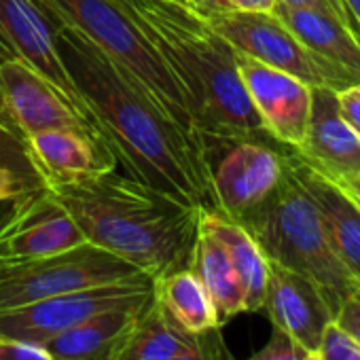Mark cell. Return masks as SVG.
<instances>
[{"instance_id":"cell-2","label":"cell","mask_w":360,"mask_h":360,"mask_svg":"<svg viewBox=\"0 0 360 360\" xmlns=\"http://www.w3.org/2000/svg\"><path fill=\"white\" fill-rule=\"evenodd\" d=\"M131 13L183 85L208 161L227 142L269 136L244 87L236 49L200 15L174 0H134Z\"/></svg>"},{"instance_id":"cell-11","label":"cell","mask_w":360,"mask_h":360,"mask_svg":"<svg viewBox=\"0 0 360 360\" xmlns=\"http://www.w3.org/2000/svg\"><path fill=\"white\" fill-rule=\"evenodd\" d=\"M0 123L18 140L62 127H83L98 136L75 112L64 94L22 60L0 62Z\"/></svg>"},{"instance_id":"cell-21","label":"cell","mask_w":360,"mask_h":360,"mask_svg":"<svg viewBox=\"0 0 360 360\" xmlns=\"http://www.w3.org/2000/svg\"><path fill=\"white\" fill-rule=\"evenodd\" d=\"M153 297L163 311L189 335H202L221 326L212 297L189 267L153 280Z\"/></svg>"},{"instance_id":"cell-28","label":"cell","mask_w":360,"mask_h":360,"mask_svg":"<svg viewBox=\"0 0 360 360\" xmlns=\"http://www.w3.org/2000/svg\"><path fill=\"white\" fill-rule=\"evenodd\" d=\"M0 360H56L45 343L0 335Z\"/></svg>"},{"instance_id":"cell-42","label":"cell","mask_w":360,"mask_h":360,"mask_svg":"<svg viewBox=\"0 0 360 360\" xmlns=\"http://www.w3.org/2000/svg\"><path fill=\"white\" fill-rule=\"evenodd\" d=\"M174 3H178V5H185V7H187V0H174Z\"/></svg>"},{"instance_id":"cell-38","label":"cell","mask_w":360,"mask_h":360,"mask_svg":"<svg viewBox=\"0 0 360 360\" xmlns=\"http://www.w3.org/2000/svg\"><path fill=\"white\" fill-rule=\"evenodd\" d=\"M221 360H236V356L229 352L227 343H225V345H223V349H221Z\"/></svg>"},{"instance_id":"cell-17","label":"cell","mask_w":360,"mask_h":360,"mask_svg":"<svg viewBox=\"0 0 360 360\" xmlns=\"http://www.w3.org/2000/svg\"><path fill=\"white\" fill-rule=\"evenodd\" d=\"M295 150L326 176H354L360 172V138L341 117L335 89L311 87L305 138Z\"/></svg>"},{"instance_id":"cell-4","label":"cell","mask_w":360,"mask_h":360,"mask_svg":"<svg viewBox=\"0 0 360 360\" xmlns=\"http://www.w3.org/2000/svg\"><path fill=\"white\" fill-rule=\"evenodd\" d=\"M51 24L68 26L100 49L119 70L140 85L155 104L189 136L202 140L183 85L165 58L119 0H34ZM204 142V140H202Z\"/></svg>"},{"instance_id":"cell-8","label":"cell","mask_w":360,"mask_h":360,"mask_svg":"<svg viewBox=\"0 0 360 360\" xmlns=\"http://www.w3.org/2000/svg\"><path fill=\"white\" fill-rule=\"evenodd\" d=\"M153 295V280L140 278L94 286L0 311V335L47 343L51 337L115 307L138 305Z\"/></svg>"},{"instance_id":"cell-10","label":"cell","mask_w":360,"mask_h":360,"mask_svg":"<svg viewBox=\"0 0 360 360\" xmlns=\"http://www.w3.org/2000/svg\"><path fill=\"white\" fill-rule=\"evenodd\" d=\"M5 60H22L45 75L64 94L75 112L98 134L89 108L60 56L56 28L34 0H0V62Z\"/></svg>"},{"instance_id":"cell-33","label":"cell","mask_w":360,"mask_h":360,"mask_svg":"<svg viewBox=\"0 0 360 360\" xmlns=\"http://www.w3.org/2000/svg\"><path fill=\"white\" fill-rule=\"evenodd\" d=\"M278 3L288 5V7H297V9H311V11H320V13L337 18V13H335V9L328 0H278Z\"/></svg>"},{"instance_id":"cell-24","label":"cell","mask_w":360,"mask_h":360,"mask_svg":"<svg viewBox=\"0 0 360 360\" xmlns=\"http://www.w3.org/2000/svg\"><path fill=\"white\" fill-rule=\"evenodd\" d=\"M18 146L20 140L15 136L0 142V204L15 202L45 187L26 159L24 148L15 150V155H9Z\"/></svg>"},{"instance_id":"cell-12","label":"cell","mask_w":360,"mask_h":360,"mask_svg":"<svg viewBox=\"0 0 360 360\" xmlns=\"http://www.w3.org/2000/svg\"><path fill=\"white\" fill-rule=\"evenodd\" d=\"M81 244H87L81 227L45 187L13 202L11 217L0 233L3 263L51 257Z\"/></svg>"},{"instance_id":"cell-1","label":"cell","mask_w":360,"mask_h":360,"mask_svg":"<svg viewBox=\"0 0 360 360\" xmlns=\"http://www.w3.org/2000/svg\"><path fill=\"white\" fill-rule=\"evenodd\" d=\"M53 28L77 91L127 176L174 202L217 210L204 142L180 129L85 37L68 26L53 24Z\"/></svg>"},{"instance_id":"cell-41","label":"cell","mask_w":360,"mask_h":360,"mask_svg":"<svg viewBox=\"0 0 360 360\" xmlns=\"http://www.w3.org/2000/svg\"><path fill=\"white\" fill-rule=\"evenodd\" d=\"M352 297H354V299H356V301L360 303V284H358V288H356V290L352 292Z\"/></svg>"},{"instance_id":"cell-34","label":"cell","mask_w":360,"mask_h":360,"mask_svg":"<svg viewBox=\"0 0 360 360\" xmlns=\"http://www.w3.org/2000/svg\"><path fill=\"white\" fill-rule=\"evenodd\" d=\"M330 180H335V183L345 191L347 198H352L356 202V206L360 208V180L356 176H328Z\"/></svg>"},{"instance_id":"cell-23","label":"cell","mask_w":360,"mask_h":360,"mask_svg":"<svg viewBox=\"0 0 360 360\" xmlns=\"http://www.w3.org/2000/svg\"><path fill=\"white\" fill-rule=\"evenodd\" d=\"M193 335L180 328L150 297L140 309L115 360H172Z\"/></svg>"},{"instance_id":"cell-19","label":"cell","mask_w":360,"mask_h":360,"mask_svg":"<svg viewBox=\"0 0 360 360\" xmlns=\"http://www.w3.org/2000/svg\"><path fill=\"white\" fill-rule=\"evenodd\" d=\"M144 303L102 311L51 337L45 345L56 360H115Z\"/></svg>"},{"instance_id":"cell-32","label":"cell","mask_w":360,"mask_h":360,"mask_svg":"<svg viewBox=\"0 0 360 360\" xmlns=\"http://www.w3.org/2000/svg\"><path fill=\"white\" fill-rule=\"evenodd\" d=\"M328 3L333 5V9H335V13H337V20L352 32V37L360 43V24L354 20V15H352V11L347 9V5H345V0H328Z\"/></svg>"},{"instance_id":"cell-37","label":"cell","mask_w":360,"mask_h":360,"mask_svg":"<svg viewBox=\"0 0 360 360\" xmlns=\"http://www.w3.org/2000/svg\"><path fill=\"white\" fill-rule=\"evenodd\" d=\"M345 5H347V9L352 11L354 20L360 24V0H345Z\"/></svg>"},{"instance_id":"cell-20","label":"cell","mask_w":360,"mask_h":360,"mask_svg":"<svg viewBox=\"0 0 360 360\" xmlns=\"http://www.w3.org/2000/svg\"><path fill=\"white\" fill-rule=\"evenodd\" d=\"M200 225L212 233L227 250L244 288L246 311H259L265 303L269 261L246 227L227 219L219 210H200Z\"/></svg>"},{"instance_id":"cell-30","label":"cell","mask_w":360,"mask_h":360,"mask_svg":"<svg viewBox=\"0 0 360 360\" xmlns=\"http://www.w3.org/2000/svg\"><path fill=\"white\" fill-rule=\"evenodd\" d=\"M335 324L354 341L360 345V303L349 295L341 309L335 316Z\"/></svg>"},{"instance_id":"cell-7","label":"cell","mask_w":360,"mask_h":360,"mask_svg":"<svg viewBox=\"0 0 360 360\" xmlns=\"http://www.w3.org/2000/svg\"><path fill=\"white\" fill-rule=\"evenodd\" d=\"M210 30L242 51L271 68L288 72L309 87L341 91L360 83L311 53L271 11H227L204 20Z\"/></svg>"},{"instance_id":"cell-3","label":"cell","mask_w":360,"mask_h":360,"mask_svg":"<svg viewBox=\"0 0 360 360\" xmlns=\"http://www.w3.org/2000/svg\"><path fill=\"white\" fill-rule=\"evenodd\" d=\"M85 240L157 280L189 267L200 210L115 172L49 189Z\"/></svg>"},{"instance_id":"cell-26","label":"cell","mask_w":360,"mask_h":360,"mask_svg":"<svg viewBox=\"0 0 360 360\" xmlns=\"http://www.w3.org/2000/svg\"><path fill=\"white\" fill-rule=\"evenodd\" d=\"M318 354L322 360H360V345L354 343L335 322L328 324L320 341Z\"/></svg>"},{"instance_id":"cell-5","label":"cell","mask_w":360,"mask_h":360,"mask_svg":"<svg viewBox=\"0 0 360 360\" xmlns=\"http://www.w3.org/2000/svg\"><path fill=\"white\" fill-rule=\"evenodd\" d=\"M240 225L257 240L269 263L307 278L335 316L358 288L354 276L335 255L316 204L286 165L276 191Z\"/></svg>"},{"instance_id":"cell-14","label":"cell","mask_w":360,"mask_h":360,"mask_svg":"<svg viewBox=\"0 0 360 360\" xmlns=\"http://www.w3.org/2000/svg\"><path fill=\"white\" fill-rule=\"evenodd\" d=\"M45 189L79 183L117 169L112 150L83 127H62L20 140Z\"/></svg>"},{"instance_id":"cell-18","label":"cell","mask_w":360,"mask_h":360,"mask_svg":"<svg viewBox=\"0 0 360 360\" xmlns=\"http://www.w3.org/2000/svg\"><path fill=\"white\" fill-rule=\"evenodd\" d=\"M311 53L360 81V43L333 15L276 3L271 11Z\"/></svg>"},{"instance_id":"cell-40","label":"cell","mask_w":360,"mask_h":360,"mask_svg":"<svg viewBox=\"0 0 360 360\" xmlns=\"http://www.w3.org/2000/svg\"><path fill=\"white\" fill-rule=\"evenodd\" d=\"M303 360H322V356H320L318 352H307Z\"/></svg>"},{"instance_id":"cell-6","label":"cell","mask_w":360,"mask_h":360,"mask_svg":"<svg viewBox=\"0 0 360 360\" xmlns=\"http://www.w3.org/2000/svg\"><path fill=\"white\" fill-rule=\"evenodd\" d=\"M140 278L146 276L134 265L87 242L51 257L0 263V311L66 292Z\"/></svg>"},{"instance_id":"cell-43","label":"cell","mask_w":360,"mask_h":360,"mask_svg":"<svg viewBox=\"0 0 360 360\" xmlns=\"http://www.w3.org/2000/svg\"><path fill=\"white\" fill-rule=\"evenodd\" d=\"M354 176H356V178H358V180H360V172H358V174H354Z\"/></svg>"},{"instance_id":"cell-16","label":"cell","mask_w":360,"mask_h":360,"mask_svg":"<svg viewBox=\"0 0 360 360\" xmlns=\"http://www.w3.org/2000/svg\"><path fill=\"white\" fill-rule=\"evenodd\" d=\"M288 148V153H282L284 165L316 204L335 255L360 284V208L335 180L311 165L299 150Z\"/></svg>"},{"instance_id":"cell-13","label":"cell","mask_w":360,"mask_h":360,"mask_svg":"<svg viewBox=\"0 0 360 360\" xmlns=\"http://www.w3.org/2000/svg\"><path fill=\"white\" fill-rule=\"evenodd\" d=\"M236 64L265 131L276 142L297 148L307 129L311 87L242 51H236Z\"/></svg>"},{"instance_id":"cell-36","label":"cell","mask_w":360,"mask_h":360,"mask_svg":"<svg viewBox=\"0 0 360 360\" xmlns=\"http://www.w3.org/2000/svg\"><path fill=\"white\" fill-rule=\"evenodd\" d=\"M11 210H13V202H7V204H0V233H3L9 217H11ZM0 263H3V255H0Z\"/></svg>"},{"instance_id":"cell-29","label":"cell","mask_w":360,"mask_h":360,"mask_svg":"<svg viewBox=\"0 0 360 360\" xmlns=\"http://www.w3.org/2000/svg\"><path fill=\"white\" fill-rule=\"evenodd\" d=\"M337 102H339L341 117L360 138V83L337 91Z\"/></svg>"},{"instance_id":"cell-27","label":"cell","mask_w":360,"mask_h":360,"mask_svg":"<svg viewBox=\"0 0 360 360\" xmlns=\"http://www.w3.org/2000/svg\"><path fill=\"white\" fill-rule=\"evenodd\" d=\"M305 354L307 352L290 335L274 326L269 341L248 360H303Z\"/></svg>"},{"instance_id":"cell-25","label":"cell","mask_w":360,"mask_h":360,"mask_svg":"<svg viewBox=\"0 0 360 360\" xmlns=\"http://www.w3.org/2000/svg\"><path fill=\"white\" fill-rule=\"evenodd\" d=\"M225 345L221 326L193 335L191 341L180 349L172 360H221V349Z\"/></svg>"},{"instance_id":"cell-9","label":"cell","mask_w":360,"mask_h":360,"mask_svg":"<svg viewBox=\"0 0 360 360\" xmlns=\"http://www.w3.org/2000/svg\"><path fill=\"white\" fill-rule=\"evenodd\" d=\"M210 159L214 208L236 223L252 214L276 191L284 176L282 153L263 140L227 142Z\"/></svg>"},{"instance_id":"cell-22","label":"cell","mask_w":360,"mask_h":360,"mask_svg":"<svg viewBox=\"0 0 360 360\" xmlns=\"http://www.w3.org/2000/svg\"><path fill=\"white\" fill-rule=\"evenodd\" d=\"M189 269L202 280L208 295L212 297L221 324L246 311L244 288L227 250L212 233H208L200 225V221H198V236L189 257Z\"/></svg>"},{"instance_id":"cell-31","label":"cell","mask_w":360,"mask_h":360,"mask_svg":"<svg viewBox=\"0 0 360 360\" xmlns=\"http://www.w3.org/2000/svg\"><path fill=\"white\" fill-rule=\"evenodd\" d=\"M187 9H191L202 20H210L214 15L233 11L229 0H187Z\"/></svg>"},{"instance_id":"cell-35","label":"cell","mask_w":360,"mask_h":360,"mask_svg":"<svg viewBox=\"0 0 360 360\" xmlns=\"http://www.w3.org/2000/svg\"><path fill=\"white\" fill-rule=\"evenodd\" d=\"M236 11H274L278 0H229Z\"/></svg>"},{"instance_id":"cell-39","label":"cell","mask_w":360,"mask_h":360,"mask_svg":"<svg viewBox=\"0 0 360 360\" xmlns=\"http://www.w3.org/2000/svg\"><path fill=\"white\" fill-rule=\"evenodd\" d=\"M7 138H13V134L3 125V123H0V142H3V140H7Z\"/></svg>"},{"instance_id":"cell-15","label":"cell","mask_w":360,"mask_h":360,"mask_svg":"<svg viewBox=\"0 0 360 360\" xmlns=\"http://www.w3.org/2000/svg\"><path fill=\"white\" fill-rule=\"evenodd\" d=\"M269 320L276 328L290 335L305 352H318L335 314L322 292L303 276L269 263L265 303Z\"/></svg>"}]
</instances>
